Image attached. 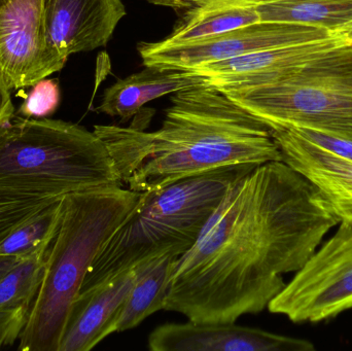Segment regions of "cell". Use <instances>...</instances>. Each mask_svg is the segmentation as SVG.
Instances as JSON below:
<instances>
[{"mask_svg":"<svg viewBox=\"0 0 352 351\" xmlns=\"http://www.w3.org/2000/svg\"><path fill=\"white\" fill-rule=\"evenodd\" d=\"M340 220L320 190L283 161L231 183L196 242L176 260L164 310L196 323L258 315Z\"/></svg>","mask_w":352,"mask_h":351,"instance_id":"6da1fadb","label":"cell"},{"mask_svg":"<svg viewBox=\"0 0 352 351\" xmlns=\"http://www.w3.org/2000/svg\"><path fill=\"white\" fill-rule=\"evenodd\" d=\"M122 185L136 193L237 165L283 161L266 124L205 82L175 93L162 126L96 125Z\"/></svg>","mask_w":352,"mask_h":351,"instance_id":"7a4b0ae2","label":"cell"},{"mask_svg":"<svg viewBox=\"0 0 352 351\" xmlns=\"http://www.w3.org/2000/svg\"><path fill=\"white\" fill-rule=\"evenodd\" d=\"M140 197L124 185H109L63 198L61 224L47 251L43 284L19 337V350L58 351L89 268Z\"/></svg>","mask_w":352,"mask_h":351,"instance_id":"3957f363","label":"cell"},{"mask_svg":"<svg viewBox=\"0 0 352 351\" xmlns=\"http://www.w3.org/2000/svg\"><path fill=\"white\" fill-rule=\"evenodd\" d=\"M109 185H123L94 131L47 117L0 126V197L62 198Z\"/></svg>","mask_w":352,"mask_h":351,"instance_id":"277c9868","label":"cell"},{"mask_svg":"<svg viewBox=\"0 0 352 351\" xmlns=\"http://www.w3.org/2000/svg\"><path fill=\"white\" fill-rule=\"evenodd\" d=\"M254 167L217 169L142 193L138 206L95 258L80 291L132 269L152 256L166 251L184 255L196 242L231 183Z\"/></svg>","mask_w":352,"mask_h":351,"instance_id":"5b68a950","label":"cell"},{"mask_svg":"<svg viewBox=\"0 0 352 351\" xmlns=\"http://www.w3.org/2000/svg\"><path fill=\"white\" fill-rule=\"evenodd\" d=\"M217 88L270 130L309 129L352 140V47L298 82Z\"/></svg>","mask_w":352,"mask_h":351,"instance_id":"8992f818","label":"cell"},{"mask_svg":"<svg viewBox=\"0 0 352 351\" xmlns=\"http://www.w3.org/2000/svg\"><path fill=\"white\" fill-rule=\"evenodd\" d=\"M351 308L352 224L340 222L267 309L301 324L320 323Z\"/></svg>","mask_w":352,"mask_h":351,"instance_id":"52a82bcc","label":"cell"},{"mask_svg":"<svg viewBox=\"0 0 352 351\" xmlns=\"http://www.w3.org/2000/svg\"><path fill=\"white\" fill-rule=\"evenodd\" d=\"M335 34L326 29L303 25L258 22L188 43L140 41L136 49L144 66L192 70L254 52L326 39Z\"/></svg>","mask_w":352,"mask_h":351,"instance_id":"ba28073f","label":"cell"},{"mask_svg":"<svg viewBox=\"0 0 352 351\" xmlns=\"http://www.w3.org/2000/svg\"><path fill=\"white\" fill-rule=\"evenodd\" d=\"M65 63L47 47L41 0H0V80L8 90L32 87Z\"/></svg>","mask_w":352,"mask_h":351,"instance_id":"9c48e42d","label":"cell"},{"mask_svg":"<svg viewBox=\"0 0 352 351\" xmlns=\"http://www.w3.org/2000/svg\"><path fill=\"white\" fill-rule=\"evenodd\" d=\"M126 14L122 0H41L47 47L64 62L105 47Z\"/></svg>","mask_w":352,"mask_h":351,"instance_id":"30bf717a","label":"cell"},{"mask_svg":"<svg viewBox=\"0 0 352 351\" xmlns=\"http://www.w3.org/2000/svg\"><path fill=\"white\" fill-rule=\"evenodd\" d=\"M152 351H314L309 340L243 327L236 323L165 324L148 336Z\"/></svg>","mask_w":352,"mask_h":351,"instance_id":"8fae6325","label":"cell"},{"mask_svg":"<svg viewBox=\"0 0 352 351\" xmlns=\"http://www.w3.org/2000/svg\"><path fill=\"white\" fill-rule=\"evenodd\" d=\"M134 280L135 270L132 268L80 291L70 306L58 351H89L117 333Z\"/></svg>","mask_w":352,"mask_h":351,"instance_id":"7c38bea8","label":"cell"},{"mask_svg":"<svg viewBox=\"0 0 352 351\" xmlns=\"http://www.w3.org/2000/svg\"><path fill=\"white\" fill-rule=\"evenodd\" d=\"M283 161L320 190L340 222L352 224V161L308 141L291 129L271 130Z\"/></svg>","mask_w":352,"mask_h":351,"instance_id":"4fadbf2b","label":"cell"},{"mask_svg":"<svg viewBox=\"0 0 352 351\" xmlns=\"http://www.w3.org/2000/svg\"><path fill=\"white\" fill-rule=\"evenodd\" d=\"M346 37L334 36L254 52L188 70L215 87L269 84L295 66L336 47Z\"/></svg>","mask_w":352,"mask_h":351,"instance_id":"5bb4252c","label":"cell"},{"mask_svg":"<svg viewBox=\"0 0 352 351\" xmlns=\"http://www.w3.org/2000/svg\"><path fill=\"white\" fill-rule=\"evenodd\" d=\"M173 10V31L165 43H182L260 22L256 0H144Z\"/></svg>","mask_w":352,"mask_h":351,"instance_id":"9a60e30c","label":"cell"},{"mask_svg":"<svg viewBox=\"0 0 352 351\" xmlns=\"http://www.w3.org/2000/svg\"><path fill=\"white\" fill-rule=\"evenodd\" d=\"M144 67L107 88L95 111L128 121L151 101L207 82L204 76L188 70Z\"/></svg>","mask_w":352,"mask_h":351,"instance_id":"2e32d148","label":"cell"},{"mask_svg":"<svg viewBox=\"0 0 352 351\" xmlns=\"http://www.w3.org/2000/svg\"><path fill=\"white\" fill-rule=\"evenodd\" d=\"M178 257L166 251L134 266L135 280L124 304L118 332L134 329L151 315L164 310L169 280Z\"/></svg>","mask_w":352,"mask_h":351,"instance_id":"e0dca14e","label":"cell"},{"mask_svg":"<svg viewBox=\"0 0 352 351\" xmlns=\"http://www.w3.org/2000/svg\"><path fill=\"white\" fill-rule=\"evenodd\" d=\"M260 22L285 23L338 33L352 23V0H256Z\"/></svg>","mask_w":352,"mask_h":351,"instance_id":"ac0fdd59","label":"cell"},{"mask_svg":"<svg viewBox=\"0 0 352 351\" xmlns=\"http://www.w3.org/2000/svg\"><path fill=\"white\" fill-rule=\"evenodd\" d=\"M63 198L45 206L16 227L0 242V256L25 258L39 249H50L61 224Z\"/></svg>","mask_w":352,"mask_h":351,"instance_id":"d6986e66","label":"cell"},{"mask_svg":"<svg viewBox=\"0 0 352 351\" xmlns=\"http://www.w3.org/2000/svg\"><path fill=\"white\" fill-rule=\"evenodd\" d=\"M47 251L49 249H39L22 258L0 280V311L18 308L30 310L43 284Z\"/></svg>","mask_w":352,"mask_h":351,"instance_id":"ffe728a7","label":"cell"},{"mask_svg":"<svg viewBox=\"0 0 352 351\" xmlns=\"http://www.w3.org/2000/svg\"><path fill=\"white\" fill-rule=\"evenodd\" d=\"M58 199L60 198L0 197V242L27 218Z\"/></svg>","mask_w":352,"mask_h":351,"instance_id":"44dd1931","label":"cell"},{"mask_svg":"<svg viewBox=\"0 0 352 351\" xmlns=\"http://www.w3.org/2000/svg\"><path fill=\"white\" fill-rule=\"evenodd\" d=\"M60 103V89L57 80H39L19 109V113L29 119H43L53 115Z\"/></svg>","mask_w":352,"mask_h":351,"instance_id":"7402d4cb","label":"cell"},{"mask_svg":"<svg viewBox=\"0 0 352 351\" xmlns=\"http://www.w3.org/2000/svg\"><path fill=\"white\" fill-rule=\"evenodd\" d=\"M299 134L302 137L312 142L316 146H320L322 150L336 155L342 159L352 161V140L338 137V136L330 135V134L322 133V132L314 131L309 129H291Z\"/></svg>","mask_w":352,"mask_h":351,"instance_id":"603a6c76","label":"cell"},{"mask_svg":"<svg viewBox=\"0 0 352 351\" xmlns=\"http://www.w3.org/2000/svg\"><path fill=\"white\" fill-rule=\"evenodd\" d=\"M28 315L26 308L0 311V350L12 346L19 340Z\"/></svg>","mask_w":352,"mask_h":351,"instance_id":"cb8c5ba5","label":"cell"},{"mask_svg":"<svg viewBox=\"0 0 352 351\" xmlns=\"http://www.w3.org/2000/svg\"><path fill=\"white\" fill-rule=\"evenodd\" d=\"M14 117V107L10 98V90L0 80V126L8 123Z\"/></svg>","mask_w":352,"mask_h":351,"instance_id":"d4e9b609","label":"cell"},{"mask_svg":"<svg viewBox=\"0 0 352 351\" xmlns=\"http://www.w3.org/2000/svg\"><path fill=\"white\" fill-rule=\"evenodd\" d=\"M22 258L3 257L0 256V280L18 264Z\"/></svg>","mask_w":352,"mask_h":351,"instance_id":"484cf974","label":"cell"},{"mask_svg":"<svg viewBox=\"0 0 352 351\" xmlns=\"http://www.w3.org/2000/svg\"><path fill=\"white\" fill-rule=\"evenodd\" d=\"M338 33L343 35V36L347 37V38L352 39V23L349 26L343 28L342 30L339 31Z\"/></svg>","mask_w":352,"mask_h":351,"instance_id":"4316f807","label":"cell"}]
</instances>
